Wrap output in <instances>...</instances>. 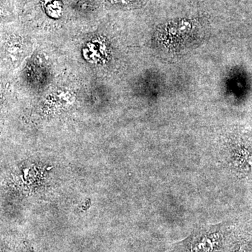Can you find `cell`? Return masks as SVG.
Listing matches in <instances>:
<instances>
[{
  "instance_id": "cell-1",
  "label": "cell",
  "mask_w": 252,
  "mask_h": 252,
  "mask_svg": "<svg viewBox=\"0 0 252 252\" xmlns=\"http://www.w3.org/2000/svg\"><path fill=\"white\" fill-rule=\"evenodd\" d=\"M236 240L229 222L199 225L187 238L173 244L170 252H230Z\"/></svg>"
},
{
  "instance_id": "cell-2",
  "label": "cell",
  "mask_w": 252,
  "mask_h": 252,
  "mask_svg": "<svg viewBox=\"0 0 252 252\" xmlns=\"http://www.w3.org/2000/svg\"><path fill=\"white\" fill-rule=\"evenodd\" d=\"M225 167L240 177L252 179V147L236 138L225 139L220 148Z\"/></svg>"
},
{
  "instance_id": "cell-3",
  "label": "cell",
  "mask_w": 252,
  "mask_h": 252,
  "mask_svg": "<svg viewBox=\"0 0 252 252\" xmlns=\"http://www.w3.org/2000/svg\"><path fill=\"white\" fill-rule=\"evenodd\" d=\"M44 5L47 12L53 16H58L61 13V4L58 0H45Z\"/></svg>"
}]
</instances>
